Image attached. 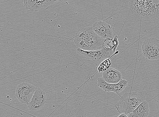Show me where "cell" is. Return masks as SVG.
I'll return each mask as SVG.
<instances>
[{
	"instance_id": "6da1fadb",
	"label": "cell",
	"mask_w": 159,
	"mask_h": 117,
	"mask_svg": "<svg viewBox=\"0 0 159 117\" xmlns=\"http://www.w3.org/2000/svg\"><path fill=\"white\" fill-rule=\"evenodd\" d=\"M74 38L77 48L89 51L104 49L103 43L104 40L95 33L92 27L80 29Z\"/></svg>"
},
{
	"instance_id": "7a4b0ae2",
	"label": "cell",
	"mask_w": 159,
	"mask_h": 117,
	"mask_svg": "<svg viewBox=\"0 0 159 117\" xmlns=\"http://www.w3.org/2000/svg\"><path fill=\"white\" fill-rule=\"evenodd\" d=\"M146 98L142 93L137 90H132L125 93L121 97L118 103L115 105L117 111L120 114H130L137 108Z\"/></svg>"
},
{
	"instance_id": "3957f363",
	"label": "cell",
	"mask_w": 159,
	"mask_h": 117,
	"mask_svg": "<svg viewBox=\"0 0 159 117\" xmlns=\"http://www.w3.org/2000/svg\"><path fill=\"white\" fill-rule=\"evenodd\" d=\"M143 56L149 60L159 59V40L154 38L146 39L142 46Z\"/></svg>"
},
{
	"instance_id": "277c9868",
	"label": "cell",
	"mask_w": 159,
	"mask_h": 117,
	"mask_svg": "<svg viewBox=\"0 0 159 117\" xmlns=\"http://www.w3.org/2000/svg\"><path fill=\"white\" fill-rule=\"evenodd\" d=\"M37 88L29 83L18 85L16 89V96L21 103L28 105L32 99Z\"/></svg>"
},
{
	"instance_id": "5b68a950",
	"label": "cell",
	"mask_w": 159,
	"mask_h": 117,
	"mask_svg": "<svg viewBox=\"0 0 159 117\" xmlns=\"http://www.w3.org/2000/svg\"><path fill=\"white\" fill-rule=\"evenodd\" d=\"M77 52L84 59L89 60L95 63L102 62L110 57L109 51L105 49L95 51H89L77 48Z\"/></svg>"
},
{
	"instance_id": "8992f818",
	"label": "cell",
	"mask_w": 159,
	"mask_h": 117,
	"mask_svg": "<svg viewBox=\"0 0 159 117\" xmlns=\"http://www.w3.org/2000/svg\"><path fill=\"white\" fill-rule=\"evenodd\" d=\"M127 80L122 79L118 83L111 84L106 82L102 78L98 79V86L106 92H112L119 94L128 85Z\"/></svg>"
},
{
	"instance_id": "52a82bcc",
	"label": "cell",
	"mask_w": 159,
	"mask_h": 117,
	"mask_svg": "<svg viewBox=\"0 0 159 117\" xmlns=\"http://www.w3.org/2000/svg\"><path fill=\"white\" fill-rule=\"evenodd\" d=\"M92 27L95 33L103 39L108 38L113 39L114 28L105 21H99L95 22L92 25Z\"/></svg>"
},
{
	"instance_id": "ba28073f",
	"label": "cell",
	"mask_w": 159,
	"mask_h": 117,
	"mask_svg": "<svg viewBox=\"0 0 159 117\" xmlns=\"http://www.w3.org/2000/svg\"><path fill=\"white\" fill-rule=\"evenodd\" d=\"M46 102V95L45 91L37 88L32 100L28 105L29 110L37 111L43 108Z\"/></svg>"
},
{
	"instance_id": "9c48e42d",
	"label": "cell",
	"mask_w": 159,
	"mask_h": 117,
	"mask_svg": "<svg viewBox=\"0 0 159 117\" xmlns=\"http://www.w3.org/2000/svg\"><path fill=\"white\" fill-rule=\"evenodd\" d=\"M61 1L53 0H27L24 1L25 8L31 11H37L39 10L47 9L54 5L58 4Z\"/></svg>"
},
{
	"instance_id": "30bf717a",
	"label": "cell",
	"mask_w": 159,
	"mask_h": 117,
	"mask_svg": "<svg viewBox=\"0 0 159 117\" xmlns=\"http://www.w3.org/2000/svg\"><path fill=\"white\" fill-rule=\"evenodd\" d=\"M121 73L117 69L110 68L102 73V78L105 81L111 84H116L119 82L122 79Z\"/></svg>"
},
{
	"instance_id": "8fae6325",
	"label": "cell",
	"mask_w": 159,
	"mask_h": 117,
	"mask_svg": "<svg viewBox=\"0 0 159 117\" xmlns=\"http://www.w3.org/2000/svg\"><path fill=\"white\" fill-rule=\"evenodd\" d=\"M149 114V104L145 101L134 111L127 115L128 117H148Z\"/></svg>"
},
{
	"instance_id": "7c38bea8",
	"label": "cell",
	"mask_w": 159,
	"mask_h": 117,
	"mask_svg": "<svg viewBox=\"0 0 159 117\" xmlns=\"http://www.w3.org/2000/svg\"><path fill=\"white\" fill-rule=\"evenodd\" d=\"M111 61L110 59H106L101 63L98 68L99 73L104 72L110 68Z\"/></svg>"
},
{
	"instance_id": "4fadbf2b",
	"label": "cell",
	"mask_w": 159,
	"mask_h": 117,
	"mask_svg": "<svg viewBox=\"0 0 159 117\" xmlns=\"http://www.w3.org/2000/svg\"><path fill=\"white\" fill-rule=\"evenodd\" d=\"M103 48L109 51L110 53L113 52L114 47L113 39L108 38L104 40L103 43Z\"/></svg>"
},
{
	"instance_id": "5bb4252c",
	"label": "cell",
	"mask_w": 159,
	"mask_h": 117,
	"mask_svg": "<svg viewBox=\"0 0 159 117\" xmlns=\"http://www.w3.org/2000/svg\"><path fill=\"white\" fill-rule=\"evenodd\" d=\"M118 37L116 35L114 36V38L113 39V44L114 45V48L113 50V52H114L116 51L117 47L119 44V42L118 41Z\"/></svg>"
},
{
	"instance_id": "9a60e30c",
	"label": "cell",
	"mask_w": 159,
	"mask_h": 117,
	"mask_svg": "<svg viewBox=\"0 0 159 117\" xmlns=\"http://www.w3.org/2000/svg\"><path fill=\"white\" fill-rule=\"evenodd\" d=\"M117 117H128V115L125 114V113H121L120 115L118 116Z\"/></svg>"
},
{
	"instance_id": "2e32d148",
	"label": "cell",
	"mask_w": 159,
	"mask_h": 117,
	"mask_svg": "<svg viewBox=\"0 0 159 117\" xmlns=\"http://www.w3.org/2000/svg\"><path fill=\"white\" fill-rule=\"evenodd\" d=\"M114 117H117V116H115Z\"/></svg>"
}]
</instances>
